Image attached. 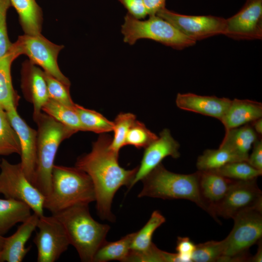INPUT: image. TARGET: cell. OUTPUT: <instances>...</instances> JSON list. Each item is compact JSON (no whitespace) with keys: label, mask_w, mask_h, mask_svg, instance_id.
<instances>
[{"label":"cell","mask_w":262,"mask_h":262,"mask_svg":"<svg viewBox=\"0 0 262 262\" xmlns=\"http://www.w3.org/2000/svg\"><path fill=\"white\" fill-rule=\"evenodd\" d=\"M223 240L209 241L196 245L192 256V262H220L223 255Z\"/></svg>","instance_id":"33"},{"label":"cell","mask_w":262,"mask_h":262,"mask_svg":"<svg viewBox=\"0 0 262 262\" xmlns=\"http://www.w3.org/2000/svg\"><path fill=\"white\" fill-rule=\"evenodd\" d=\"M49 98L58 102L73 108V101L68 86L44 71Z\"/></svg>","instance_id":"35"},{"label":"cell","mask_w":262,"mask_h":262,"mask_svg":"<svg viewBox=\"0 0 262 262\" xmlns=\"http://www.w3.org/2000/svg\"><path fill=\"white\" fill-rule=\"evenodd\" d=\"M11 5V0H0V57L4 55L12 45L8 37L6 24L7 12Z\"/></svg>","instance_id":"37"},{"label":"cell","mask_w":262,"mask_h":262,"mask_svg":"<svg viewBox=\"0 0 262 262\" xmlns=\"http://www.w3.org/2000/svg\"><path fill=\"white\" fill-rule=\"evenodd\" d=\"M20 154L17 134L11 125L5 111L0 109V156Z\"/></svg>","instance_id":"30"},{"label":"cell","mask_w":262,"mask_h":262,"mask_svg":"<svg viewBox=\"0 0 262 262\" xmlns=\"http://www.w3.org/2000/svg\"><path fill=\"white\" fill-rule=\"evenodd\" d=\"M198 186L205 211L213 217L215 207L222 200L234 180L211 171H199Z\"/></svg>","instance_id":"19"},{"label":"cell","mask_w":262,"mask_h":262,"mask_svg":"<svg viewBox=\"0 0 262 262\" xmlns=\"http://www.w3.org/2000/svg\"><path fill=\"white\" fill-rule=\"evenodd\" d=\"M256 180H234L224 198L214 208L213 217L232 219L243 211L262 209V193Z\"/></svg>","instance_id":"11"},{"label":"cell","mask_w":262,"mask_h":262,"mask_svg":"<svg viewBox=\"0 0 262 262\" xmlns=\"http://www.w3.org/2000/svg\"><path fill=\"white\" fill-rule=\"evenodd\" d=\"M18 137L22 169L33 184L36 163L37 131L31 128L18 114L17 109L6 112Z\"/></svg>","instance_id":"15"},{"label":"cell","mask_w":262,"mask_h":262,"mask_svg":"<svg viewBox=\"0 0 262 262\" xmlns=\"http://www.w3.org/2000/svg\"><path fill=\"white\" fill-rule=\"evenodd\" d=\"M252 128L259 135L262 134V118H259L251 122Z\"/></svg>","instance_id":"43"},{"label":"cell","mask_w":262,"mask_h":262,"mask_svg":"<svg viewBox=\"0 0 262 262\" xmlns=\"http://www.w3.org/2000/svg\"><path fill=\"white\" fill-rule=\"evenodd\" d=\"M0 194L25 203L39 217L44 215L45 196L26 176L20 163L0 160Z\"/></svg>","instance_id":"8"},{"label":"cell","mask_w":262,"mask_h":262,"mask_svg":"<svg viewBox=\"0 0 262 262\" xmlns=\"http://www.w3.org/2000/svg\"><path fill=\"white\" fill-rule=\"evenodd\" d=\"M18 56L12 45L10 49L0 57V109L5 112L17 109L18 105L19 97L12 84L11 67Z\"/></svg>","instance_id":"21"},{"label":"cell","mask_w":262,"mask_h":262,"mask_svg":"<svg viewBox=\"0 0 262 262\" xmlns=\"http://www.w3.org/2000/svg\"><path fill=\"white\" fill-rule=\"evenodd\" d=\"M198 179V171L191 174L175 173L167 170L161 163L141 180L143 188L138 196L188 200L205 211Z\"/></svg>","instance_id":"5"},{"label":"cell","mask_w":262,"mask_h":262,"mask_svg":"<svg viewBox=\"0 0 262 262\" xmlns=\"http://www.w3.org/2000/svg\"><path fill=\"white\" fill-rule=\"evenodd\" d=\"M39 216L33 213L21 223L16 232L5 237L0 251V262H21L30 249L26 245L37 226Z\"/></svg>","instance_id":"17"},{"label":"cell","mask_w":262,"mask_h":262,"mask_svg":"<svg viewBox=\"0 0 262 262\" xmlns=\"http://www.w3.org/2000/svg\"><path fill=\"white\" fill-rule=\"evenodd\" d=\"M42 111L63 125L76 132L83 131L79 116L74 107H70L49 98Z\"/></svg>","instance_id":"26"},{"label":"cell","mask_w":262,"mask_h":262,"mask_svg":"<svg viewBox=\"0 0 262 262\" xmlns=\"http://www.w3.org/2000/svg\"><path fill=\"white\" fill-rule=\"evenodd\" d=\"M37 229L33 240L37 251V261H56L70 245L64 227L53 215H43L39 217Z\"/></svg>","instance_id":"12"},{"label":"cell","mask_w":262,"mask_h":262,"mask_svg":"<svg viewBox=\"0 0 262 262\" xmlns=\"http://www.w3.org/2000/svg\"><path fill=\"white\" fill-rule=\"evenodd\" d=\"M88 204H78L53 214L61 223L70 245L82 262H93L99 247L106 241L110 228L94 219Z\"/></svg>","instance_id":"2"},{"label":"cell","mask_w":262,"mask_h":262,"mask_svg":"<svg viewBox=\"0 0 262 262\" xmlns=\"http://www.w3.org/2000/svg\"><path fill=\"white\" fill-rule=\"evenodd\" d=\"M258 139V134L251 125L246 124L225 131V136L219 147L230 150L242 161L247 162L249 152Z\"/></svg>","instance_id":"22"},{"label":"cell","mask_w":262,"mask_h":262,"mask_svg":"<svg viewBox=\"0 0 262 262\" xmlns=\"http://www.w3.org/2000/svg\"><path fill=\"white\" fill-rule=\"evenodd\" d=\"M121 33L124 42L131 45L141 39L152 40L176 49H182L196 43L168 21L157 15L141 20L127 13L121 26Z\"/></svg>","instance_id":"6"},{"label":"cell","mask_w":262,"mask_h":262,"mask_svg":"<svg viewBox=\"0 0 262 262\" xmlns=\"http://www.w3.org/2000/svg\"></svg>","instance_id":"46"},{"label":"cell","mask_w":262,"mask_h":262,"mask_svg":"<svg viewBox=\"0 0 262 262\" xmlns=\"http://www.w3.org/2000/svg\"><path fill=\"white\" fill-rule=\"evenodd\" d=\"M13 46L19 56L27 55L29 60L41 67L45 72L70 86V81L62 73L57 63L58 56L63 45L54 44L41 33L19 36Z\"/></svg>","instance_id":"9"},{"label":"cell","mask_w":262,"mask_h":262,"mask_svg":"<svg viewBox=\"0 0 262 262\" xmlns=\"http://www.w3.org/2000/svg\"><path fill=\"white\" fill-rule=\"evenodd\" d=\"M232 219L233 227L223 240L224 251L220 262H250L248 250L262 237V209L243 211Z\"/></svg>","instance_id":"7"},{"label":"cell","mask_w":262,"mask_h":262,"mask_svg":"<svg viewBox=\"0 0 262 262\" xmlns=\"http://www.w3.org/2000/svg\"><path fill=\"white\" fill-rule=\"evenodd\" d=\"M165 222V218L158 210L153 211L147 223L135 235L131 246V251L141 252L147 250L153 244L154 231Z\"/></svg>","instance_id":"28"},{"label":"cell","mask_w":262,"mask_h":262,"mask_svg":"<svg viewBox=\"0 0 262 262\" xmlns=\"http://www.w3.org/2000/svg\"><path fill=\"white\" fill-rule=\"evenodd\" d=\"M224 35L236 40L262 39V0H246L240 10L226 18Z\"/></svg>","instance_id":"13"},{"label":"cell","mask_w":262,"mask_h":262,"mask_svg":"<svg viewBox=\"0 0 262 262\" xmlns=\"http://www.w3.org/2000/svg\"><path fill=\"white\" fill-rule=\"evenodd\" d=\"M128 10V13L133 17L144 18L147 12L143 0H118Z\"/></svg>","instance_id":"39"},{"label":"cell","mask_w":262,"mask_h":262,"mask_svg":"<svg viewBox=\"0 0 262 262\" xmlns=\"http://www.w3.org/2000/svg\"><path fill=\"white\" fill-rule=\"evenodd\" d=\"M32 209L25 203L13 198H0V235L3 236L14 226L26 221Z\"/></svg>","instance_id":"23"},{"label":"cell","mask_w":262,"mask_h":262,"mask_svg":"<svg viewBox=\"0 0 262 262\" xmlns=\"http://www.w3.org/2000/svg\"><path fill=\"white\" fill-rule=\"evenodd\" d=\"M37 126L36 163L33 184L46 196L50 192L54 162L61 143L77 132L41 112L33 119Z\"/></svg>","instance_id":"4"},{"label":"cell","mask_w":262,"mask_h":262,"mask_svg":"<svg viewBox=\"0 0 262 262\" xmlns=\"http://www.w3.org/2000/svg\"><path fill=\"white\" fill-rule=\"evenodd\" d=\"M175 27L189 39L196 42L212 36L224 35L226 18L212 15H182L164 8L156 15Z\"/></svg>","instance_id":"10"},{"label":"cell","mask_w":262,"mask_h":262,"mask_svg":"<svg viewBox=\"0 0 262 262\" xmlns=\"http://www.w3.org/2000/svg\"><path fill=\"white\" fill-rule=\"evenodd\" d=\"M111 141L110 135L100 134L92 144L91 151L77 159L75 166L86 173L92 180L99 217L114 222L115 217L111 211L114 196L121 186L129 188L138 167L126 170L120 166L118 153L110 147Z\"/></svg>","instance_id":"1"},{"label":"cell","mask_w":262,"mask_h":262,"mask_svg":"<svg viewBox=\"0 0 262 262\" xmlns=\"http://www.w3.org/2000/svg\"><path fill=\"white\" fill-rule=\"evenodd\" d=\"M231 99L215 96H200L193 93H178L176 103L180 109L221 120Z\"/></svg>","instance_id":"18"},{"label":"cell","mask_w":262,"mask_h":262,"mask_svg":"<svg viewBox=\"0 0 262 262\" xmlns=\"http://www.w3.org/2000/svg\"><path fill=\"white\" fill-rule=\"evenodd\" d=\"M74 108L81 123L83 131L106 133L113 131V121H111L98 112L75 104Z\"/></svg>","instance_id":"29"},{"label":"cell","mask_w":262,"mask_h":262,"mask_svg":"<svg viewBox=\"0 0 262 262\" xmlns=\"http://www.w3.org/2000/svg\"><path fill=\"white\" fill-rule=\"evenodd\" d=\"M262 116V103L235 98L231 100L220 121L226 131L252 122Z\"/></svg>","instance_id":"20"},{"label":"cell","mask_w":262,"mask_h":262,"mask_svg":"<svg viewBox=\"0 0 262 262\" xmlns=\"http://www.w3.org/2000/svg\"><path fill=\"white\" fill-rule=\"evenodd\" d=\"M135 232L129 233L115 242L105 241L97 251L93 262H125L131 250Z\"/></svg>","instance_id":"25"},{"label":"cell","mask_w":262,"mask_h":262,"mask_svg":"<svg viewBox=\"0 0 262 262\" xmlns=\"http://www.w3.org/2000/svg\"><path fill=\"white\" fill-rule=\"evenodd\" d=\"M16 10L24 34L36 35L41 33L42 12L35 0H11Z\"/></svg>","instance_id":"24"},{"label":"cell","mask_w":262,"mask_h":262,"mask_svg":"<svg viewBox=\"0 0 262 262\" xmlns=\"http://www.w3.org/2000/svg\"><path fill=\"white\" fill-rule=\"evenodd\" d=\"M243 161L234 152L222 147L217 149H206L199 156L196 162L199 171H207L218 168L234 162Z\"/></svg>","instance_id":"27"},{"label":"cell","mask_w":262,"mask_h":262,"mask_svg":"<svg viewBox=\"0 0 262 262\" xmlns=\"http://www.w3.org/2000/svg\"><path fill=\"white\" fill-rule=\"evenodd\" d=\"M258 247L255 255L251 258L250 262H262V239L258 242Z\"/></svg>","instance_id":"42"},{"label":"cell","mask_w":262,"mask_h":262,"mask_svg":"<svg viewBox=\"0 0 262 262\" xmlns=\"http://www.w3.org/2000/svg\"><path fill=\"white\" fill-rule=\"evenodd\" d=\"M5 239V237L0 235V251L1 250L3 247Z\"/></svg>","instance_id":"44"},{"label":"cell","mask_w":262,"mask_h":262,"mask_svg":"<svg viewBox=\"0 0 262 262\" xmlns=\"http://www.w3.org/2000/svg\"><path fill=\"white\" fill-rule=\"evenodd\" d=\"M136 116L132 113H120L113 121L114 136L112 138L110 147L116 153L125 146V140L128 132L136 120Z\"/></svg>","instance_id":"32"},{"label":"cell","mask_w":262,"mask_h":262,"mask_svg":"<svg viewBox=\"0 0 262 262\" xmlns=\"http://www.w3.org/2000/svg\"><path fill=\"white\" fill-rule=\"evenodd\" d=\"M95 199L94 186L86 173L76 166L54 165L44 209L53 214L76 204H89Z\"/></svg>","instance_id":"3"},{"label":"cell","mask_w":262,"mask_h":262,"mask_svg":"<svg viewBox=\"0 0 262 262\" xmlns=\"http://www.w3.org/2000/svg\"><path fill=\"white\" fill-rule=\"evenodd\" d=\"M196 245L187 237H178L177 241V262H192Z\"/></svg>","instance_id":"38"},{"label":"cell","mask_w":262,"mask_h":262,"mask_svg":"<svg viewBox=\"0 0 262 262\" xmlns=\"http://www.w3.org/2000/svg\"><path fill=\"white\" fill-rule=\"evenodd\" d=\"M247 162L254 168L262 170V141L258 139L253 145V150Z\"/></svg>","instance_id":"40"},{"label":"cell","mask_w":262,"mask_h":262,"mask_svg":"<svg viewBox=\"0 0 262 262\" xmlns=\"http://www.w3.org/2000/svg\"><path fill=\"white\" fill-rule=\"evenodd\" d=\"M21 88L26 100L33 105L34 119L42 112L49 98L44 70L29 60L22 64Z\"/></svg>","instance_id":"16"},{"label":"cell","mask_w":262,"mask_h":262,"mask_svg":"<svg viewBox=\"0 0 262 262\" xmlns=\"http://www.w3.org/2000/svg\"><path fill=\"white\" fill-rule=\"evenodd\" d=\"M211 171L225 178L235 180H249L257 179L262 175V170L254 168L246 161L228 163Z\"/></svg>","instance_id":"31"},{"label":"cell","mask_w":262,"mask_h":262,"mask_svg":"<svg viewBox=\"0 0 262 262\" xmlns=\"http://www.w3.org/2000/svg\"><path fill=\"white\" fill-rule=\"evenodd\" d=\"M158 138L144 123L136 120L128 132L125 146L131 145L137 148H146Z\"/></svg>","instance_id":"34"},{"label":"cell","mask_w":262,"mask_h":262,"mask_svg":"<svg viewBox=\"0 0 262 262\" xmlns=\"http://www.w3.org/2000/svg\"><path fill=\"white\" fill-rule=\"evenodd\" d=\"M179 148V143L172 137L170 131L164 129L158 138L145 148L140 165L128 189L141 180L165 157L178 158L180 156Z\"/></svg>","instance_id":"14"},{"label":"cell","mask_w":262,"mask_h":262,"mask_svg":"<svg viewBox=\"0 0 262 262\" xmlns=\"http://www.w3.org/2000/svg\"></svg>","instance_id":"45"},{"label":"cell","mask_w":262,"mask_h":262,"mask_svg":"<svg viewBox=\"0 0 262 262\" xmlns=\"http://www.w3.org/2000/svg\"><path fill=\"white\" fill-rule=\"evenodd\" d=\"M147 15H156L162 9L165 8L166 0H143Z\"/></svg>","instance_id":"41"},{"label":"cell","mask_w":262,"mask_h":262,"mask_svg":"<svg viewBox=\"0 0 262 262\" xmlns=\"http://www.w3.org/2000/svg\"><path fill=\"white\" fill-rule=\"evenodd\" d=\"M125 262H177V254L162 251L153 243L147 250L143 252L130 250Z\"/></svg>","instance_id":"36"}]
</instances>
